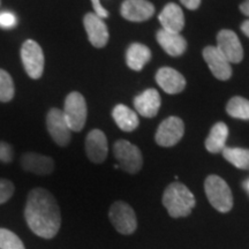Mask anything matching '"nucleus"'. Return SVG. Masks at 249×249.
Returning a JSON list of instances; mask_svg holds the SVG:
<instances>
[{"label":"nucleus","instance_id":"f257e3e1","mask_svg":"<svg viewBox=\"0 0 249 249\" xmlns=\"http://www.w3.org/2000/svg\"><path fill=\"white\" fill-rule=\"evenodd\" d=\"M24 218L33 233L43 239L54 238L60 230V208L54 196L44 188H34L29 192Z\"/></svg>","mask_w":249,"mask_h":249},{"label":"nucleus","instance_id":"f03ea898","mask_svg":"<svg viewBox=\"0 0 249 249\" xmlns=\"http://www.w3.org/2000/svg\"><path fill=\"white\" fill-rule=\"evenodd\" d=\"M163 204L173 218L187 217L192 213L196 201L193 193L181 182H172L165 189Z\"/></svg>","mask_w":249,"mask_h":249},{"label":"nucleus","instance_id":"7ed1b4c3","mask_svg":"<svg viewBox=\"0 0 249 249\" xmlns=\"http://www.w3.org/2000/svg\"><path fill=\"white\" fill-rule=\"evenodd\" d=\"M204 191L210 204L217 211L222 213L231 211L233 208V195L225 180L211 174L205 179Z\"/></svg>","mask_w":249,"mask_h":249},{"label":"nucleus","instance_id":"20e7f679","mask_svg":"<svg viewBox=\"0 0 249 249\" xmlns=\"http://www.w3.org/2000/svg\"><path fill=\"white\" fill-rule=\"evenodd\" d=\"M64 116L71 132H81L87 121V103L80 92L73 91L65 99Z\"/></svg>","mask_w":249,"mask_h":249},{"label":"nucleus","instance_id":"39448f33","mask_svg":"<svg viewBox=\"0 0 249 249\" xmlns=\"http://www.w3.org/2000/svg\"><path fill=\"white\" fill-rule=\"evenodd\" d=\"M113 154L124 172L136 174L142 169L143 158L140 149L126 140H119L114 143Z\"/></svg>","mask_w":249,"mask_h":249},{"label":"nucleus","instance_id":"423d86ee","mask_svg":"<svg viewBox=\"0 0 249 249\" xmlns=\"http://www.w3.org/2000/svg\"><path fill=\"white\" fill-rule=\"evenodd\" d=\"M21 59L28 76L33 80H38L43 75L45 58L38 43L33 39H27L21 48Z\"/></svg>","mask_w":249,"mask_h":249},{"label":"nucleus","instance_id":"0eeeda50","mask_svg":"<svg viewBox=\"0 0 249 249\" xmlns=\"http://www.w3.org/2000/svg\"><path fill=\"white\" fill-rule=\"evenodd\" d=\"M108 218L114 229L121 234H132L138 227V219L133 208L126 202L117 201L111 205Z\"/></svg>","mask_w":249,"mask_h":249},{"label":"nucleus","instance_id":"6e6552de","mask_svg":"<svg viewBox=\"0 0 249 249\" xmlns=\"http://www.w3.org/2000/svg\"><path fill=\"white\" fill-rule=\"evenodd\" d=\"M46 128L53 141L60 147H67L71 142V130L60 108H51L46 116Z\"/></svg>","mask_w":249,"mask_h":249},{"label":"nucleus","instance_id":"1a4fd4ad","mask_svg":"<svg viewBox=\"0 0 249 249\" xmlns=\"http://www.w3.org/2000/svg\"><path fill=\"white\" fill-rule=\"evenodd\" d=\"M185 124L178 117H169L160 124L156 132V142L158 145L170 148L176 145L182 139Z\"/></svg>","mask_w":249,"mask_h":249},{"label":"nucleus","instance_id":"9d476101","mask_svg":"<svg viewBox=\"0 0 249 249\" xmlns=\"http://www.w3.org/2000/svg\"><path fill=\"white\" fill-rule=\"evenodd\" d=\"M216 48L230 64H239L244 58V49L240 39L232 30L224 29L218 33Z\"/></svg>","mask_w":249,"mask_h":249},{"label":"nucleus","instance_id":"9b49d317","mask_svg":"<svg viewBox=\"0 0 249 249\" xmlns=\"http://www.w3.org/2000/svg\"><path fill=\"white\" fill-rule=\"evenodd\" d=\"M86 31L88 34L89 42L97 49L104 48L108 42V30L104 18L95 13H87L83 18Z\"/></svg>","mask_w":249,"mask_h":249},{"label":"nucleus","instance_id":"f8f14e48","mask_svg":"<svg viewBox=\"0 0 249 249\" xmlns=\"http://www.w3.org/2000/svg\"><path fill=\"white\" fill-rule=\"evenodd\" d=\"M108 152L107 139L101 129H92L86 139V154L89 160L95 164H102L107 160Z\"/></svg>","mask_w":249,"mask_h":249},{"label":"nucleus","instance_id":"ddd939ff","mask_svg":"<svg viewBox=\"0 0 249 249\" xmlns=\"http://www.w3.org/2000/svg\"><path fill=\"white\" fill-rule=\"evenodd\" d=\"M20 164L26 172L37 176H49L54 171V160L45 155L37 152H26L21 156Z\"/></svg>","mask_w":249,"mask_h":249},{"label":"nucleus","instance_id":"4468645a","mask_svg":"<svg viewBox=\"0 0 249 249\" xmlns=\"http://www.w3.org/2000/svg\"><path fill=\"white\" fill-rule=\"evenodd\" d=\"M121 15L132 22H143L155 13V6L148 0H124L121 5Z\"/></svg>","mask_w":249,"mask_h":249},{"label":"nucleus","instance_id":"2eb2a0df","mask_svg":"<svg viewBox=\"0 0 249 249\" xmlns=\"http://www.w3.org/2000/svg\"><path fill=\"white\" fill-rule=\"evenodd\" d=\"M203 58L209 66L211 73L220 81L229 80L232 75L231 64L218 51L216 46H207L203 50Z\"/></svg>","mask_w":249,"mask_h":249},{"label":"nucleus","instance_id":"dca6fc26","mask_svg":"<svg viewBox=\"0 0 249 249\" xmlns=\"http://www.w3.org/2000/svg\"><path fill=\"white\" fill-rule=\"evenodd\" d=\"M156 82L165 92L174 93L181 92L186 87V80L178 71L170 67H163L156 74Z\"/></svg>","mask_w":249,"mask_h":249},{"label":"nucleus","instance_id":"f3484780","mask_svg":"<svg viewBox=\"0 0 249 249\" xmlns=\"http://www.w3.org/2000/svg\"><path fill=\"white\" fill-rule=\"evenodd\" d=\"M134 107L144 118H154L157 116L160 107V96L156 89H147L134 99Z\"/></svg>","mask_w":249,"mask_h":249},{"label":"nucleus","instance_id":"a211bd4d","mask_svg":"<svg viewBox=\"0 0 249 249\" xmlns=\"http://www.w3.org/2000/svg\"><path fill=\"white\" fill-rule=\"evenodd\" d=\"M158 20L161 23V29L171 31V33L180 34L185 26V17L182 9L177 4H167L160 12Z\"/></svg>","mask_w":249,"mask_h":249},{"label":"nucleus","instance_id":"6ab92c4d","mask_svg":"<svg viewBox=\"0 0 249 249\" xmlns=\"http://www.w3.org/2000/svg\"><path fill=\"white\" fill-rule=\"evenodd\" d=\"M156 38H157V42L160 43L161 49L172 57H179L187 49L186 39L180 34L160 29L157 31Z\"/></svg>","mask_w":249,"mask_h":249},{"label":"nucleus","instance_id":"aec40b11","mask_svg":"<svg viewBox=\"0 0 249 249\" xmlns=\"http://www.w3.org/2000/svg\"><path fill=\"white\" fill-rule=\"evenodd\" d=\"M151 51L141 43H133L126 52V62L133 71H141L150 61Z\"/></svg>","mask_w":249,"mask_h":249},{"label":"nucleus","instance_id":"412c9836","mask_svg":"<svg viewBox=\"0 0 249 249\" xmlns=\"http://www.w3.org/2000/svg\"><path fill=\"white\" fill-rule=\"evenodd\" d=\"M112 117L118 127L124 132H133L139 126V117L126 105L119 104L112 111Z\"/></svg>","mask_w":249,"mask_h":249},{"label":"nucleus","instance_id":"4be33fe9","mask_svg":"<svg viewBox=\"0 0 249 249\" xmlns=\"http://www.w3.org/2000/svg\"><path fill=\"white\" fill-rule=\"evenodd\" d=\"M229 128L224 123H217L210 130L209 136L205 140V148L211 154H219L225 148Z\"/></svg>","mask_w":249,"mask_h":249},{"label":"nucleus","instance_id":"5701e85b","mask_svg":"<svg viewBox=\"0 0 249 249\" xmlns=\"http://www.w3.org/2000/svg\"><path fill=\"white\" fill-rule=\"evenodd\" d=\"M222 154L227 161L240 170H249V149L224 148Z\"/></svg>","mask_w":249,"mask_h":249},{"label":"nucleus","instance_id":"b1692460","mask_svg":"<svg viewBox=\"0 0 249 249\" xmlns=\"http://www.w3.org/2000/svg\"><path fill=\"white\" fill-rule=\"evenodd\" d=\"M226 111L235 119L249 120V101L244 97H233L227 103Z\"/></svg>","mask_w":249,"mask_h":249},{"label":"nucleus","instance_id":"393cba45","mask_svg":"<svg viewBox=\"0 0 249 249\" xmlns=\"http://www.w3.org/2000/svg\"><path fill=\"white\" fill-rule=\"evenodd\" d=\"M15 87L12 76L0 68V102L7 103L14 98Z\"/></svg>","mask_w":249,"mask_h":249},{"label":"nucleus","instance_id":"a878e982","mask_svg":"<svg viewBox=\"0 0 249 249\" xmlns=\"http://www.w3.org/2000/svg\"><path fill=\"white\" fill-rule=\"evenodd\" d=\"M0 249H26V247L14 232L0 227Z\"/></svg>","mask_w":249,"mask_h":249},{"label":"nucleus","instance_id":"bb28decb","mask_svg":"<svg viewBox=\"0 0 249 249\" xmlns=\"http://www.w3.org/2000/svg\"><path fill=\"white\" fill-rule=\"evenodd\" d=\"M18 22L17 15L13 12L9 11H1L0 12V28L5 30L13 29L17 27Z\"/></svg>","mask_w":249,"mask_h":249},{"label":"nucleus","instance_id":"cd10ccee","mask_svg":"<svg viewBox=\"0 0 249 249\" xmlns=\"http://www.w3.org/2000/svg\"><path fill=\"white\" fill-rule=\"evenodd\" d=\"M15 187L13 182L7 179H0V204H4L14 194Z\"/></svg>","mask_w":249,"mask_h":249},{"label":"nucleus","instance_id":"c85d7f7f","mask_svg":"<svg viewBox=\"0 0 249 249\" xmlns=\"http://www.w3.org/2000/svg\"><path fill=\"white\" fill-rule=\"evenodd\" d=\"M14 150L11 144L5 141H0V161L8 164L13 161Z\"/></svg>","mask_w":249,"mask_h":249},{"label":"nucleus","instance_id":"c756f323","mask_svg":"<svg viewBox=\"0 0 249 249\" xmlns=\"http://www.w3.org/2000/svg\"><path fill=\"white\" fill-rule=\"evenodd\" d=\"M91 4L95 11V14H97L99 18H105L108 17V12L104 8V6L101 4V0H91Z\"/></svg>","mask_w":249,"mask_h":249},{"label":"nucleus","instance_id":"7c9ffc66","mask_svg":"<svg viewBox=\"0 0 249 249\" xmlns=\"http://www.w3.org/2000/svg\"><path fill=\"white\" fill-rule=\"evenodd\" d=\"M180 1L182 2V5L187 7L188 9H192V11H194V9H197L200 7V4H201V0H180Z\"/></svg>","mask_w":249,"mask_h":249},{"label":"nucleus","instance_id":"2f4dec72","mask_svg":"<svg viewBox=\"0 0 249 249\" xmlns=\"http://www.w3.org/2000/svg\"><path fill=\"white\" fill-rule=\"evenodd\" d=\"M240 11L242 12V14L249 17V0H246L245 2H242L240 5Z\"/></svg>","mask_w":249,"mask_h":249},{"label":"nucleus","instance_id":"473e14b6","mask_svg":"<svg viewBox=\"0 0 249 249\" xmlns=\"http://www.w3.org/2000/svg\"><path fill=\"white\" fill-rule=\"evenodd\" d=\"M241 30L246 36L249 37V20L245 21V22L241 24Z\"/></svg>","mask_w":249,"mask_h":249},{"label":"nucleus","instance_id":"72a5a7b5","mask_svg":"<svg viewBox=\"0 0 249 249\" xmlns=\"http://www.w3.org/2000/svg\"><path fill=\"white\" fill-rule=\"evenodd\" d=\"M244 188L247 191V193L249 194V179L246 180V181L244 182Z\"/></svg>","mask_w":249,"mask_h":249},{"label":"nucleus","instance_id":"f704fd0d","mask_svg":"<svg viewBox=\"0 0 249 249\" xmlns=\"http://www.w3.org/2000/svg\"><path fill=\"white\" fill-rule=\"evenodd\" d=\"M0 5H1V0H0Z\"/></svg>","mask_w":249,"mask_h":249}]
</instances>
